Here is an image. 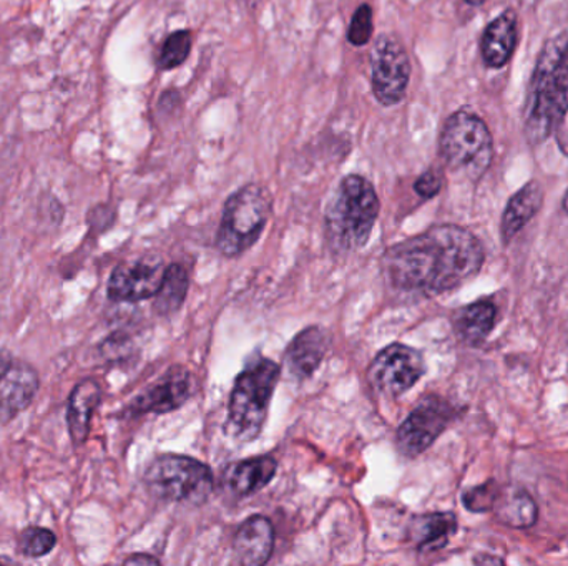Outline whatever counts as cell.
I'll use <instances>...</instances> for the list:
<instances>
[{
  "mask_svg": "<svg viewBox=\"0 0 568 566\" xmlns=\"http://www.w3.org/2000/svg\"><path fill=\"white\" fill-rule=\"evenodd\" d=\"M55 547L57 535L49 528L39 527V525L27 527L17 541V552L22 557L30 558V560L47 557V555L52 554Z\"/></svg>",
  "mask_w": 568,
  "mask_h": 566,
  "instance_id": "obj_24",
  "label": "cell"
},
{
  "mask_svg": "<svg viewBox=\"0 0 568 566\" xmlns=\"http://www.w3.org/2000/svg\"><path fill=\"white\" fill-rule=\"evenodd\" d=\"M464 2L469 3V6L473 7H480L484 6V3H486V0H464Z\"/></svg>",
  "mask_w": 568,
  "mask_h": 566,
  "instance_id": "obj_30",
  "label": "cell"
},
{
  "mask_svg": "<svg viewBox=\"0 0 568 566\" xmlns=\"http://www.w3.org/2000/svg\"><path fill=\"white\" fill-rule=\"evenodd\" d=\"M497 321V308L489 299L473 302L453 315V328L459 341L479 346L489 338Z\"/></svg>",
  "mask_w": 568,
  "mask_h": 566,
  "instance_id": "obj_21",
  "label": "cell"
},
{
  "mask_svg": "<svg viewBox=\"0 0 568 566\" xmlns=\"http://www.w3.org/2000/svg\"><path fill=\"white\" fill-rule=\"evenodd\" d=\"M443 175L437 169H427L416 179L414 189H416L420 198L430 199L439 195L440 189H443Z\"/></svg>",
  "mask_w": 568,
  "mask_h": 566,
  "instance_id": "obj_28",
  "label": "cell"
},
{
  "mask_svg": "<svg viewBox=\"0 0 568 566\" xmlns=\"http://www.w3.org/2000/svg\"><path fill=\"white\" fill-rule=\"evenodd\" d=\"M544 205V189L539 182H529L514 193L504 209L500 222V236L504 245H510L514 238L536 218Z\"/></svg>",
  "mask_w": 568,
  "mask_h": 566,
  "instance_id": "obj_19",
  "label": "cell"
},
{
  "mask_svg": "<svg viewBox=\"0 0 568 566\" xmlns=\"http://www.w3.org/2000/svg\"><path fill=\"white\" fill-rule=\"evenodd\" d=\"M329 349V336L321 326H307L294 336L283 356V366L293 381L313 378Z\"/></svg>",
  "mask_w": 568,
  "mask_h": 566,
  "instance_id": "obj_14",
  "label": "cell"
},
{
  "mask_svg": "<svg viewBox=\"0 0 568 566\" xmlns=\"http://www.w3.org/2000/svg\"><path fill=\"white\" fill-rule=\"evenodd\" d=\"M190 289V276L182 265L166 266L165 278L159 292L153 296L156 315L172 316L182 309Z\"/></svg>",
  "mask_w": 568,
  "mask_h": 566,
  "instance_id": "obj_23",
  "label": "cell"
},
{
  "mask_svg": "<svg viewBox=\"0 0 568 566\" xmlns=\"http://www.w3.org/2000/svg\"><path fill=\"white\" fill-rule=\"evenodd\" d=\"M568 113V29L540 50L524 105V133L532 146L546 143Z\"/></svg>",
  "mask_w": 568,
  "mask_h": 566,
  "instance_id": "obj_2",
  "label": "cell"
},
{
  "mask_svg": "<svg viewBox=\"0 0 568 566\" xmlns=\"http://www.w3.org/2000/svg\"><path fill=\"white\" fill-rule=\"evenodd\" d=\"M497 521L510 528H530L539 518V508L523 487H499L493 508Z\"/></svg>",
  "mask_w": 568,
  "mask_h": 566,
  "instance_id": "obj_22",
  "label": "cell"
},
{
  "mask_svg": "<svg viewBox=\"0 0 568 566\" xmlns=\"http://www.w3.org/2000/svg\"><path fill=\"white\" fill-rule=\"evenodd\" d=\"M457 517L453 512H434L414 518L410 525V537L419 554H436L449 545L450 538L457 534Z\"/></svg>",
  "mask_w": 568,
  "mask_h": 566,
  "instance_id": "obj_20",
  "label": "cell"
},
{
  "mask_svg": "<svg viewBox=\"0 0 568 566\" xmlns=\"http://www.w3.org/2000/svg\"><path fill=\"white\" fill-rule=\"evenodd\" d=\"M500 485L496 481L486 482V484L477 485L470 491L464 492V507L474 514H487L493 512L496 504L497 494H499Z\"/></svg>",
  "mask_w": 568,
  "mask_h": 566,
  "instance_id": "obj_26",
  "label": "cell"
},
{
  "mask_svg": "<svg viewBox=\"0 0 568 566\" xmlns=\"http://www.w3.org/2000/svg\"><path fill=\"white\" fill-rule=\"evenodd\" d=\"M381 203L369 179L349 175L339 183L324 213V239L337 256L359 251L369 241Z\"/></svg>",
  "mask_w": 568,
  "mask_h": 566,
  "instance_id": "obj_3",
  "label": "cell"
},
{
  "mask_svg": "<svg viewBox=\"0 0 568 566\" xmlns=\"http://www.w3.org/2000/svg\"><path fill=\"white\" fill-rule=\"evenodd\" d=\"M6 562H9V560H3V558H0V565L6 564Z\"/></svg>",
  "mask_w": 568,
  "mask_h": 566,
  "instance_id": "obj_32",
  "label": "cell"
},
{
  "mask_svg": "<svg viewBox=\"0 0 568 566\" xmlns=\"http://www.w3.org/2000/svg\"><path fill=\"white\" fill-rule=\"evenodd\" d=\"M426 374L423 352L410 346H387L371 362L367 381L377 394L396 399L414 388Z\"/></svg>",
  "mask_w": 568,
  "mask_h": 566,
  "instance_id": "obj_9",
  "label": "cell"
},
{
  "mask_svg": "<svg viewBox=\"0 0 568 566\" xmlns=\"http://www.w3.org/2000/svg\"><path fill=\"white\" fill-rule=\"evenodd\" d=\"M439 152L447 168L466 178L479 179L493 163V133L477 113L457 110L444 123Z\"/></svg>",
  "mask_w": 568,
  "mask_h": 566,
  "instance_id": "obj_6",
  "label": "cell"
},
{
  "mask_svg": "<svg viewBox=\"0 0 568 566\" xmlns=\"http://www.w3.org/2000/svg\"><path fill=\"white\" fill-rule=\"evenodd\" d=\"M562 208H564V212H566L568 215V188H567L566 195H564Z\"/></svg>",
  "mask_w": 568,
  "mask_h": 566,
  "instance_id": "obj_31",
  "label": "cell"
},
{
  "mask_svg": "<svg viewBox=\"0 0 568 566\" xmlns=\"http://www.w3.org/2000/svg\"><path fill=\"white\" fill-rule=\"evenodd\" d=\"M459 418V409L437 394H427L417 402L396 434L397 451L407 459L423 455Z\"/></svg>",
  "mask_w": 568,
  "mask_h": 566,
  "instance_id": "obj_8",
  "label": "cell"
},
{
  "mask_svg": "<svg viewBox=\"0 0 568 566\" xmlns=\"http://www.w3.org/2000/svg\"><path fill=\"white\" fill-rule=\"evenodd\" d=\"M278 472V462L272 455L235 462L223 474V487L232 497L245 498L272 484Z\"/></svg>",
  "mask_w": 568,
  "mask_h": 566,
  "instance_id": "obj_17",
  "label": "cell"
},
{
  "mask_svg": "<svg viewBox=\"0 0 568 566\" xmlns=\"http://www.w3.org/2000/svg\"><path fill=\"white\" fill-rule=\"evenodd\" d=\"M373 92L384 106L397 105L406 96L410 80V62L399 40L389 33L377 39L371 55Z\"/></svg>",
  "mask_w": 568,
  "mask_h": 566,
  "instance_id": "obj_10",
  "label": "cell"
},
{
  "mask_svg": "<svg viewBox=\"0 0 568 566\" xmlns=\"http://www.w3.org/2000/svg\"><path fill=\"white\" fill-rule=\"evenodd\" d=\"M190 50H192V32L190 30L170 33L160 50L156 65L160 70L176 69L189 59Z\"/></svg>",
  "mask_w": 568,
  "mask_h": 566,
  "instance_id": "obj_25",
  "label": "cell"
},
{
  "mask_svg": "<svg viewBox=\"0 0 568 566\" xmlns=\"http://www.w3.org/2000/svg\"><path fill=\"white\" fill-rule=\"evenodd\" d=\"M275 548V528L263 515L246 518L233 538V552L239 564L263 566L268 564Z\"/></svg>",
  "mask_w": 568,
  "mask_h": 566,
  "instance_id": "obj_16",
  "label": "cell"
},
{
  "mask_svg": "<svg viewBox=\"0 0 568 566\" xmlns=\"http://www.w3.org/2000/svg\"><path fill=\"white\" fill-rule=\"evenodd\" d=\"M280 378L282 368L262 356L240 372L229 401L226 432L230 438L245 444L260 438Z\"/></svg>",
  "mask_w": 568,
  "mask_h": 566,
  "instance_id": "obj_4",
  "label": "cell"
},
{
  "mask_svg": "<svg viewBox=\"0 0 568 566\" xmlns=\"http://www.w3.org/2000/svg\"><path fill=\"white\" fill-rule=\"evenodd\" d=\"M123 565H160V560L150 554H133L123 560Z\"/></svg>",
  "mask_w": 568,
  "mask_h": 566,
  "instance_id": "obj_29",
  "label": "cell"
},
{
  "mask_svg": "<svg viewBox=\"0 0 568 566\" xmlns=\"http://www.w3.org/2000/svg\"><path fill=\"white\" fill-rule=\"evenodd\" d=\"M192 395V375L183 366H173L160 381L140 392L125 412L130 418L145 414H169L182 408Z\"/></svg>",
  "mask_w": 568,
  "mask_h": 566,
  "instance_id": "obj_13",
  "label": "cell"
},
{
  "mask_svg": "<svg viewBox=\"0 0 568 566\" xmlns=\"http://www.w3.org/2000/svg\"><path fill=\"white\" fill-rule=\"evenodd\" d=\"M374 33L373 9L367 3H363L354 12L353 20L347 30V42L354 47H363L369 42Z\"/></svg>",
  "mask_w": 568,
  "mask_h": 566,
  "instance_id": "obj_27",
  "label": "cell"
},
{
  "mask_svg": "<svg viewBox=\"0 0 568 566\" xmlns=\"http://www.w3.org/2000/svg\"><path fill=\"white\" fill-rule=\"evenodd\" d=\"M165 271V261L156 256H142L133 261L120 263L106 282V296L113 302L152 299L162 286Z\"/></svg>",
  "mask_w": 568,
  "mask_h": 566,
  "instance_id": "obj_12",
  "label": "cell"
},
{
  "mask_svg": "<svg viewBox=\"0 0 568 566\" xmlns=\"http://www.w3.org/2000/svg\"><path fill=\"white\" fill-rule=\"evenodd\" d=\"M143 484L156 501L199 507L215 487L212 469L189 455L163 454L143 472Z\"/></svg>",
  "mask_w": 568,
  "mask_h": 566,
  "instance_id": "obj_5",
  "label": "cell"
},
{
  "mask_svg": "<svg viewBox=\"0 0 568 566\" xmlns=\"http://www.w3.org/2000/svg\"><path fill=\"white\" fill-rule=\"evenodd\" d=\"M40 389L37 369L0 348V428L10 424L36 401Z\"/></svg>",
  "mask_w": 568,
  "mask_h": 566,
  "instance_id": "obj_11",
  "label": "cell"
},
{
  "mask_svg": "<svg viewBox=\"0 0 568 566\" xmlns=\"http://www.w3.org/2000/svg\"><path fill=\"white\" fill-rule=\"evenodd\" d=\"M272 196L263 186H242L230 196L216 233V249L225 258H236L248 251L268 225Z\"/></svg>",
  "mask_w": 568,
  "mask_h": 566,
  "instance_id": "obj_7",
  "label": "cell"
},
{
  "mask_svg": "<svg viewBox=\"0 0 568 566\" xmlns=\"http://www.w3.org/2000/svg\"><path fill=\"white\" fill-rule=\"evenodd\" d=\"M519 43V20L514 10H506L484 30L480 55L489 69H503L510 62Z\"/></svg>",
  "mask_w": 568,
  "mask_h": 566,
  "instance_id": "obj_18",
  "label": "cell"
},
{
  "mask_svg": "<svg viewBox=\"0 0 568 566\" xmlns=\"http://www.w3.org/2000/svg\"><path fill=\"white\" fill-rule=\"evenodd\" d=\"M486 261L483 243L469 229L436 225L390 246L381 275L390 295L404 301L436 298L476 278Z\"/></svg>",
  "mask_w": 568,
  "mask_h": 566,
  "instance_id": "obj_1",
  "label": "cell"
},
{
  "mask_svg": "<svg viewBox=\"0 0 568 566\" xmlns=\"http://www.w3.org/2000/svg\"><path fill=\"white\" fill-rule=\"evenodd\" d=\"M102 385L95 379L87 378L77 382L67 401V431L75 447L85 444L92 429V419L102 404Z\"/></svg>",
  "mask_w": 568,
  "mask_h": 566,
  "instance_id": "obj_15",
  "label": "cell"
}]
</instances>
